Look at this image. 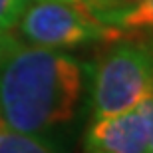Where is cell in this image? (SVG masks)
I'll return each mask as SVG.
<instances>
[{"label":"cell","instance_id":"cell-2","mask_svg":"<svg viewBox=\"0 0 153 153\" xmlns=\"http://www.w3.org/2000/svg\"><path fill=\"white\" fill-rule=\"evenodd\" d=\"M153 96V32H121L105 42L91 70V115L135 109Z\"/></svg>","mask_w":153,"mask_h":153},{"label":"cell","instance_id":"cell-3","mask_svg":"<svg viewBox=\"0 0 153 153\" xmlns=\"http://www.w3.org/2000/svg\"><path fill=\"white\" fill-rule=\"evenodd\" d=\"M18 30L30 44L54 50H72L94 42H109L121 30L102 22L82 6L60 0H36L24 8Z\"/></svg>","mask_w":153,"mask_h":153},{"label":"cell","instance_id":"cell-5","mask_svg":"<svg viewBox=\"0 0 153 153\" xmlns=\"http://www.w3.org/2000/svg\"><path fill=\"white\" fill-rule=\"evenodd\" d=\"M108 24L121 32H153V0H137L119 8Z\"/></svg>","mask_w":153,"mask_h":153},{"label":"cell","instance_id":"cell-12","mask_svg":"<svg viewBox=\"0 0 153 153\" xmlns=\"http://www.w3.org/2000/svg\"><path fill=\"white\" fill-rule=\"evenodd\" d=\"M2 127H4V125H2V121H0V129H2Z\"/></svg>","mask_w":153,"mask_h":153},{"label":"cell","instance_id":"cell-8","mask_svg":"<svg viewBox=\"0 0 153 153\" xmlns=\"http://www.w3.org/2000/svg\"><path fill=\"white\" fill-rule=\"evenodd\" d=\"M60 2H70V4L82 6L85 10H90L91 14H96V16L105 24H108L109 16L119 10V6L115 4L114 0H60Z\"/></svg>","mask_w":153,"mask_h":153},{"label":"cell","instance_id":"cell-7","mask_svg":"<svg viewBox=\"0 0 153 153\" xmlns=\"http://www.w3.org/2000/svg\"><path fill=\"white\" fill-rule=\"evenodd\" d=\"M28 0H0V30H12L18 24Z\"/></svg>","mask_w":153,"mask_h":153},{"label":"cell","instance_id":"cell-9","mask_svg":"<svg viewBox=\"0 0 153 153\" xmlns=\"http://www.w3.org/2000/svg\"><path fill=\"white\" fill-rule=\"evenodd\" d=\"M137 111L141 114L143 123H145V129H147V139H149V147L153 153V96L145 97L139 105H137Z\"/></svg>","mask_w":153,"mask_h":153},{"label":"cell","instance_id":"cell-11","mask_svg":"<svg viewBox=\"0 0 153 153\" xmlns=\"http://www.w3.org/2000/svg\"><path fill=\"white\" fill-rule=\"evenodd\" d=\"M115 4L119 6V8H123V6H127V4H131V2H137V0H114Z\"/></svg>","mask_w":153,"mask_h":153},{"label":"cell","instance_id":"cell-1","mask_svg":"<svg viewBox=\"0 0 153 153\" xmlns=\"http://www.w3.org/2000/svg\"><path fill=\"white\" fill-rule=\"evenodd\" d=\"M90 68L64 50L20 42L0 62V121L44 135L76 117Z\"/></svg>","mask_w":153,"mask_h":153},{"label":"cell","instance_id":"cell-4","mask_svg":"<svg viewBox=\"0 0 153 153\" xmlns=\"http://www.w3.org/2000/svg\"><path fill=\"white\" fill-rule=\"evenodd\" d=\"M85 153H151L147 129L135 109L94 117L85 131Z\"/></svg>","mask_w":153,"mask_h":153},{"label":"cell","instance_id":"cell-6","mask_svg":"<svg viewBox=\"0 0 153 153\" xmlns=\"http://www.w3.org/2000/svg\"><path fill=\"white\" fill-rule=\"evenodd\" d=\"M0 153H62V151L42 135L20 133V131L2 127L0 129Z\"/></svg>","mask_w":153,"mask_h":153},{"label":"cell","instance_id":"cell-10","mask_svg":"<svg viewBox=\"0 0 153 153\" xmlns=\"http://www.w3.org/2000/svg\"><path fill=\"white\" fill-rule=\"evenodd\" d=\"M18 40L10 34V30H0V62L4 60V56L12 50V46Z\"/></svg>","mask_w":153,"mask_h":153}]
</instances>
